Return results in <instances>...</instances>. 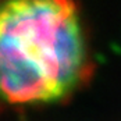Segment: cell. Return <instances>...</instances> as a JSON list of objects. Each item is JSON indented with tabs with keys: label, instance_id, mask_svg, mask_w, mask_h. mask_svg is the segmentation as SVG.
Segmentation results:
<instances>
[{
	"label": "cell",
	"instance_id": "6da1fadb",
	"mask_svg": "<svg viewBox=\"0 0 121 121\" xmlns=\"http://www.w3.org/2000/svg\"><path fill=\"white\" fill-rule=\"evenodd\" d=\"M89 70V40L74 0H0V103L61 102Z\"/></svg>",
	"mask_w": 121,
	"mask_h": 121
}]
</instances>
